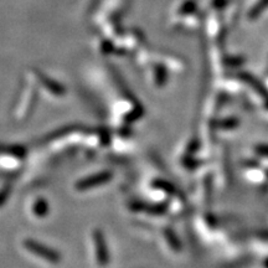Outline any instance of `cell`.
<instances>
[{
  "instance_id": "6da1fadb",
  "label": "cell",
  "mask_w": 268,
  "mask_h": 268,
  "mask_svg": "<svg viewBox=\"0 0 268 268\" xmlns=\"http://www.w3.org/2000/svg\"><path fill=\"white\" fill-rule=\"evenodd\" d=\"M266 266H267V268H268V262H267V264H266Z\"/></svg>"
}]
</instances>
